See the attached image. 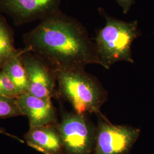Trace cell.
Returning <instances> with one entry per match:
<instances>
[{
	"mask_svg": "<svg viewBox=\"0 0 154 154\" xmlns=\"http://www.w3.org/2000/svg\"><path fill=\"white\" fill-rule=\"evenodd\" d=\"M24 42L26 51L33 53L54 71L101 65L86 29L60 11L41 20L24 35Z\"/></svg>",
	"mask_w": 154,
	"mask_h": 154,
	"instance_id": "obj_1",
	"label": "cell"
},
{
	"mask_svg": "<svg viewBox=\"0 0 154 154\" xmlns=\"http://www.w3.org/2000/svg\"><path fill=\"white\" fill-rule=\"evenodd\" d=\"M17 102L22 116L28 117L30 128L56 124L57 115L51 99L25 93L20 95Z\"/></svg>",
	"mask_w": 154,
	"mask_h": 154,
	"instance_id": "obj_8",
	"label": "cell"
},
{
	"mask_svg": "<svg viewBox=\"0 0 154 154\" xmlns=\"http://www.w3.org/2000/svg\"><path fill=\"white\" fill-rule=\"evenodd\" d=\"M57 126L62 142L63 154H92L96 129L86 115L66 113Z\"/></svg>",
	"mask_w": 154,
	"mask_h": 154,
	"instance_id": "obj_4",
	"label": "cell"
},
{
	"mask_svg": "<svg viewBox=\"0 0 154 154\" xmlns=\"http://www.w3.org/2000/svg\"><path fill=\"white\" fill-rule=\"evenodd\" d=\"M55 73L60 92L75 112L81 115L101 113L107 93L95 77L85 69L60 70Z\"/></svg>",
	"mask_w": 154,
	"mask_h": 154,
	"instance_id": "obj_2",
	"label": "cell"
},
{
	"mask_svg": "<svg viewBox=\"0 0 154 154\" xmlns=\"http://www.w3.org/2000/svg\"><path fill=\"white\" fill-rule=\"evenodd\" d=\"M140 32L137 21L126 22L106 17L105 26L94 42L101 66L109 69L118 62L134 63L131 46Z\"/></svg>",
	"mask_w": 154,
	"mask_h": 154,
	"instance_id": "obj_3",
	"label": "cell"
},
{
	"mask_svg": "<svg viewBox=\"0 0 154 154\" xmlns=\"http://www.w3.org/2000/svg\"><path fill=\"white\" fill-rule=\"evenodd\" d=\"M21 60L28 77V93L39 98L51 99L57 82L55 71L44 60L25 50Z\"/></svg>",
	"mask_w": 154,
	"mask_h": 154,
	"instance_id": "obj_6",
	"label": "cell"
},
{
	"mask_svg": "<svg viewBox=\"0 0 154 154\" xmlns=\"http://www.w3.org/2000/svg\"><path fill=\"white\" fill-rule=\"evenodd\" d=\"M22 116L17 99L8 98L0 95V118Z\"/></svg>",
	"mask_w": 154,
	"mask_h": 154,
	"instance_id": "obj_13",
	"label": "cell"
},
{
	"mask_svg": "<svg viewBox=\"0 0 154 154\" xmlns=\"http://www.w3.org/2000/svg\"><path fill=\"white\" fill-rule=\"evenodd\" d=\"M28 146L44 154H63L60 134L55 125L33 127L24 135Z\"/></svg>",
	"mask_w": 154,
	"mask_h": 154,
	"instance_id": "obj_9",
	"label": "cell"
},
{
	"mask_svg": "<svg viewBox=\"0 0 154 154\" xmlns=\"http://www.w3.org/2000/svg\"><path fill=\"white\" fill-rule=\"evenodd\" d=\"M61 0H0V11L17 25L42 20L59 11Z\"/></svg>",
	"mask_w": 154,
	"mask_h": 154,
	"instance_id": "obj_7",
	"label": "cell"
},
{
	"mask_svg": "<svg viewBox=\"0 0 154 154\" xmlns=\"http://www.w3.org/2000/svg\"><path fill=\"white\" fill-rule=\"evenodd\" d=\"M0 134H5V135H8V136H11V137H13V138H16L17 139H18V140H20V139H18V138H17L16 137H14V135H12L11 134H9V133H8V132L6 131L5 129L4 128H3V127H0Z\"/></svg>",
	"mask_w": 154,
	"mask_h": 154,
	"instance_id": "obj_15",
	"label": "cell"
},
{
	"mask_svg": "<svg viewBox=\"0 0 154 154\" xmlns=\"http://www.w3.org/2000/svg\"><path fill=\"white\" fill-rule=\"evenodd\" d=\"M94 154H127L131 149L140 135L136 127L116 125L102 113L98 114Z\"/></svg>",
	"mask_w": 154,
	"mask_h": 154,
	"instance_id": "obj_5",
	"label": "cell"
},
{
	"mask_svg": "<svg viewBox=\"0 0 154 154\" xmlns=\"http://www.w3.org/2000/svg\"><path fill=\"white\" fill-rule=\"evenodd\" d=\"M23 51H20L1 68L15 84L21 95L28 92V77L21 60Z\"/></svg>",
	"mask_w": 154,
	"mask_h": 154,
	"instance_id": "obj_10",
	"label": "cell"
},
{
	"mask_svg": "<svg viewBox=\"0 0 154 154\" xmlns=\"http://www.w3.org/2000/svg\"><path fill=\"white\" fill-rule=\"evenodd\" d=\"M18 88L5 72L0 70V95L17 99L20 95Z\"/></svg>",
	"mask_w": 154,
	"mask_h": 154,
	"instance_id": "obj_12",
	"label": "cell"
},
{
	"mask_svg": "<svg viewBox=\"0 0 154 154\" xmlns=\"http://www.w3.org/2000/svg\"><path fill=\"white\" fill-rule=\"evenodd\" d=\"M20 53L14 48L11 31L4 20L0 17V70Z\"/></svg>",
	"mask_w": 154,
	"mask_h": 154,
	"instance_id": "obj_11",
	"label": "cell"
},
{
	"mask_svg": "<svg viewBox=\"0 0 154 154\" xmlns=\"http://www.w3.org/2000/svg\"><path fill=\"white\" fill-rule=\"evenodd\" d=\"M118 4L121 7L123 11L125 14L127 13L132 4H134V0H116Z\"/></svg>",
	"mask_w": 154,
	"mask_h": 154,
	"instance_id": "obj_14",
	"label": "cell"
}]
</instances>
